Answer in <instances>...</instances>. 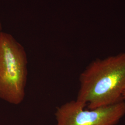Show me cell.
<instances>
[{"mask_svg": "<svg viewBox=\"0 0 125 125\" xmlns=\"http://www.w3.org/2000/svg\"><path fill=\"white\" fill-rule=\"evenodd\" d=\"M76 100L88 109L122 101L125 91V52L92 61L80 75Z\"/></svg>", "mask_w": 125, "mask_h": 125, "instance_id": "1", "label": "cell"}, {"mask_svg": "<svg viewBox=\"0 0 125 125\" xmlns=\"http://www.w3.org/2000/svg\"><path fill=\"white\" fill-rule=\"evenodd\" d=\"M27 58L24 47L11 34L0 32V99L12 105L26 95Z\"/></svg>", "mask_w": 125, "mask_h": 125, "instance_id": "2", "label": "cell"}, {"mask_svg": "<svg viewBox=\"0 0 125 125\" xmlns=\"http://www.w3.org/2000/svg\"><path fill=\"white\" fill-rule=\"evenodd\" d=\"M125 115V102L94 109L76 100L68 102L56 107V125H117Z\"/></svg>", "mask_w": 125, "mask_h": 125, "instance_id": "3", "label": "cell"}, {"mask_svg": "<svg viewBox=\"0 0 125 125\" xmlns=\"http://www.w3.org/2000/svg\"><path fill=\"white\" fill-rule=\"evenodd\" d=\"M122 100L124 102H125V91L123 94V95H122Z\"/></svg>", "mask_w": 125, "mask_h": 125, "instance_id": "4", "label": "cell"}, {"mask_svg": "<svg viewBox=\"0 0 125 125\" xmlns=\"http://www.w3.org/2000/svg\"><path fill=\"white\" fill-rule=\"evenodd\" d=\"M1 29H2V26H1V23L0 21V32L1 31Z\"/></svg>", "mask_w": 125, "mask_h": 125, "instance_id": "5", "label": "cell"}]
</instances>
